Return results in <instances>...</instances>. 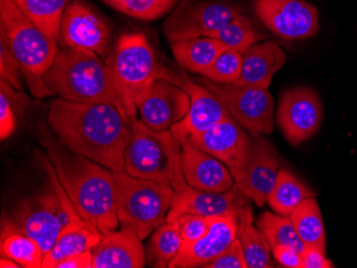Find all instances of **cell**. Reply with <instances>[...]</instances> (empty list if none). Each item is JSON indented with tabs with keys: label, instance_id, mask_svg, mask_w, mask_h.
I'll return each instance as SVG.
<instances>
[{
	"label": "cell",
	"instance_id": "cell-26",
	"mask_svg": "<svg viewBox=\"0 0 357 268\" xmlns=\"http://www.w3.org/2000/svg\"><path fill=\"white\" fill-rule=\"evenodd\" d=\"M308 198H316V194L290 171L280 169L268 202L275 213L289 217Z\"/></svg>",
	"mask_w": 357,
	"mask_h": 268
},
{
	"label": "cell",
	"instance_id": "cell-17",
	"mask_svg": "<svg viewBox=\"0 0 357 268\" xmlns=\"http://www.w3.org/2000/svg\"><path fill=\"white\" fill-rule=\"evenodd\" d=\"M60 38L68 47L88 49L106 58L110 30L89 6L80 0H73L64 11Z\"/></svg>",
	"mask_w": 357,
	"mask_h": 268
},
{
	"label": "cell",
	"instance_id": "cell-39",
	"mask_svg": "<svg viewBox=\"0 0 357 268\" xmlns=\"http://www.w3.org/2000/svg\"><path fill=\"white\" fill-rule=\"evenodd\" d=\"M271 250L275 260L284 267L303 268L302 255L294 248L278 246Z\"/></svg>",
	"mask_w": 357,
	"mask_h": 268
},
{
	"label": "cell",
	"instance_id": "cell-33",
	"mask_svg": "<svg viewBox=\"0 0 357 268\" xmlns=\"http://www.w3.org/2000/svg\"><path fill=\"white\" fill-rule=\"evenodd\" d=\"M242 65V53L228 49L202 75L214 83L234 85L240 77Z\"/></svg>",
	"mask_w": 357,
	"mask_h": 268
},
{
	"label": "cell",
	"instance_id": "cell-38",
	"mask_svg": "<svg viewBox=\"0 0 357 268\" xmlns=\"http://www.w3.org/2000/svg\"><path fill=\"white\" fill-rule=\"evenodd\" d=\"M204 268H248L242 245L238 239L220 253L216 259L206 264Z\"/></svg>",
	"mask_w": 357,
	"mask_h": 268
},
{
	"label": "cell",
	"instance_id": "cell-24",
	"mask_svg": "<svg viewBox=\"0 0 357 268\" xmlns=\"http://www.w3.org/2000/svg\"><path fill=\"white\" fill-rule=\"evenodd\" d=\"M228 49L220 40L210 37L195 38L172 43V51L178 65L192 73L202 74Z\"/></svg>",
	"mask_w": 357,
	"mask_h": 268
},
{
	"label": "cell",
	"instance_id": "cell-5",
	"mask_svg": "<svg viewBox=\"0 0 357 268\" xmlns=\"http://www.w3.org/2000/svg\"><path fill=\"white\" fill-rule=\"evenodd\" d=\"M0 33L21 65L22 73L37 97L54 95L44 83L57 55V41L24 15L13 0H0Z\"/></svg>",
	"mask_w": 357,
	"mask_h": 268
},
{
	"label": "cell",
	"instance_id": "cell-36",
	"mask_svg": "<svg viewBox=\"0 0 357 268\" xmlns=\"http://www.w3.org/2000/svg\"><path fill=\"white\" fill-rule=\"evenodd\" d=\"M22 69L19 60L0 33V81H6L15 90H22Z\"/></svg>",
	"mask_w": 357,
	"mask_h": 268
},
{
	"label": "cell",
	"instance_id": "cell-13",
	"mask_svg": "<svg viewBox=\"0 0 357 268\" xmlns=\"http://www.w3.org/2000/svg\"><path fill=\"white\" fill-rule=\"evenodd\" d=\"M136 106L144 125L153 131L163 132L186 117L190 99L182 88L158 76L142 92Z\"/></svg>",
	"mask_w": 357,
	"mask_h": 268
},
{
	"label": "cell",
	"instance_id": "cell-42",
	"mask_svg": "<svg viewBox=\"0 0 357 268\" xmlns=\"http://www.w3.org/2000/svg\"><path fill=\"white\" fill-rule=\"evenodd\" d=\"M0 267L1 268H20L22 267L19 263H16L13 260L9 259V258L1 257L0 259Z\"/></svg>",
	"mask_w": 357,
	"mask_h": 268
},
{
	"label": "cell",
	"instance_id": "cell-43",
	"mask_svg": "<svg viewBox=\"0 0 357 268\" xmlns=\"http://www.w3.org/2000/svg\"><path fill=\"white\" fill-rule=\"evenodd\" d=\"M104 1H105L106 3H108L110 7L116 9L120 3H123L124 0H104Z\"/></svg>",
	"mask_w": 357,
	"mask_h": 268
},
{
	"label": "cell",
	"instance_id": "cell-16",
	"mask_svg": "<svg viewBox=\"0 0 357 268\" xmlns=\"http://www.w3.org/2000/svg\"><path fill=\"white\" fill-rule=\"evenodd\" d=\"M280 171V159L274 145L266 138L252 137L250 155L240 175L234 179L236 185L246 197L264 207L272 193Z\"/></svg>",
	"mask_w": 357,
	"mask_h": 268
},
{
	"label": "cell",
	"instance_id": "cell-12",
	"mask_svg": "<svg viewBox=\"0 0 357 268\" xmlns=\"http://www.w3.org/2000/svg\"><path fill=\"white\" fill-rule=\"evenodd\" d=\"M158 76L182 88L190 95V111L182 121L170 129L178 143H183L188 138L210 129L230 115L229 110L208 88L202 84L195 83L186 74H178L160 67Z\"/></svg>",
	"mask_w": 357,
	"mask_h": 268
},
{
	"label": "cell",
	"instance_id": "cell-11",
	"mask_svg": "<svg viewBox=\"0 0 357 268\" xmlns=\"http://www.w3.org/2000/svg\"><path fill=\"white\" fill-rule=\"evenodd\" d=\"M252 3L258 19L282 39L304 40L318 33V10L305 0H254Z\"/></svg>",
	"mask_w": 357,
	"mask_h": 268
},
{
	"label": "cell",
	"instance_id": "cell-35",
	"mask_svg": "<svg viewBox=\"0 0 357 268\" xmlns=\"http://www.w3.org/2000/svg\"><path fill=\"white\" fill-rule=\"evenodd\" d=\"M0 137L3 141L15 131L16 107L23 103V97L6 81H0Z\"/></svg>",
	"mask_w": 357,
	"mask_h": 268
},
{
	"label": "cell",
	"instance_id": "cell-37",
	"mask_svg": "<svg viewBox=\"0 0 357 268\" xmlns=\"http://www.w3.org/2000/svg\"><path fill=\"white\" fill-rule=\"evenodd\" d=\"M212 217L194 215V214H184L176 220L181 231L183 246L182 249H185L188 246L202 239V236L208 232Z\"/></svg>",
	"mask_w": 357,
	"mask_h": 268
},
{
	"label": "cell",
	"instance_id": "cell-9",
	"mask_svg": "<svg viewBox=\"0 0 357 268\" xmlns=\"http://www.w3.org/2000/svg\"><path fill=\"white\" fill-rule=\"evenodd\" d=\"M243 9L225 0H180L178 7L163 24L169 43L212 37Z\"/></svg>",
	"mask_w": 357,
	"mask_h": 268
},
{
	"label": "cell",
	"instance_id": "cell-34",
	"mask_svg": "<svg viewBox=\"0 0 357 268\" xmlns=\"http://www.w3.org/2000/svg\"><path fill=\"white\" fill-rule=\"evenodd\" d=\"M178 0H124L116 10L144 21L162 17L176 7Z\"/></svg>",
	"mask_w": 357,
	"mask_h": 268
},
{
	"label": "cell",
	"instance_id": "cell-32",
	"mask_svg": "<svg viewBox=\"0 0 357 268\" xmlns=\"http://www.w3.org/2000/svg\"><path fill=\"white\" fill-rule=\"evenodd\" d=\"M211 38L220 40L228 49H234L241 53L264 39V36L255 28L250 17L243 12L238 14L229 23L218 30V33Z\"/></svg>",
	"mask_w": 357,
	"mask_h": 268
},
{
	"label": "cell",
	"instance_id": "cell-3",
	"mask_svg": "<svg viewBox=\"0 0 357 268\" xmlns=\"http://www.w3.org/2000/svg\"><path fill=\"white\" fill-rule=\"evenodd\" d=\"M43 79L54 95L78 103L114 106L130 121L112 65L93 52L68 46L59 49Z\"/></svg>",
	"mask_w": 357,
	"mask_h": 268
},
{
	"label": "cell",
	"instance_id": "cell-14",
	"mask_svg": "<svg viewBox=\"0 0 357 268\" xmlns=\"http://www.w3.org/2000/svg\"><path fill=\"white\" fill-rule=\"evenodd\" d=\"M252 141V136L244 131L231 115H228L215 125L188 138L183 143L215 156L229 168L236 179L245 166Z\"/></svg>",
	"mask_w": 357,
	"mask_h": 268
},
{
	"label": "cell",
	"instance_id": "cell-15",
	"mask_svg": "<svg viewBox=\"0 0 357 268\" xmlns=\"http://www.w3.org/2000/svg\"><path fill=\"white\" fill-rule=\"evenodd\" d=\"M322 105L312 88L296 87L282 94L278 108V123L291 145L312 138L322 121Z\"/></svg>",
	"mask_w": 357,
	"mask_h": 268
},
{
	"label": "cell",
	"instance_id": "cell-40",
	"mask_svg": "<svg viewBox=\"0 0 357 268\" xmlns=\"http://www.w3.org/2000/svg\"><path fill=\"white\" fill-rule=\"evenodd\" d=\"M303 268L334 267L332 262L326 258V251L314 247H305L302 253Z\"/></svg>",
	"mask_w": 357,
	"mask_h": 268
},
{
	"label": "cell",
	"instance_id": "cell-2",
	"mask_svg": "<svg viewBox=\"0 0 357 268\" xmlns=\"http://www.w3.org/2000/svg\"><path fill=\"white\" fill-rule=\"evenodd\" d=\"M40 141L80 217L103 234L117 230L120 221L114 172L70 151L44 126L40 129Z\"/></svg>",
	"mask_w": 357,
	"mask_h": 268
},
{
	"label": "cell",
	"instance_id": "cell-28",
	"mask_svg": "<svg viewBox=\"0 0 357 268\" xmlns=\"http://www.w3.org/2000/svg\"><path fill=\"white\" fill-rule=\"evenodd\" d=\"M289 217L305 247L326 251V229L316 198L304 200Z\"/></svg>",
	"mask_w": 357,
	"mask_h": 268
},
{
	"label": "cell",
	"instance_id": "cell-4",
	"mask_svg": "<svg viewBox=\"0 0 357 268\" xmlns=\"http://www.w3.org/2000/svg\"><path fill=\"white\" fill-rule=\"evenodd\" d=\"M43 164L50 186L43 193L22 202L11 217L3 221L1 232H19L29 236L40 244L46 255L66 228L84 219L60 183L53 164L46 159Z\"/></svg>",
	"mask_w": 357,
	"mask_h": 268
},
{
	"label": "cell",
	"instance_id": "cell-20",
	"mask_svg": "<svg viewBox=\"0 0 357 268\" xmlns=\"http://www.w3.org/2000/svg\"><path fill=\"white\" fill-rule=\"evenodd\" d=\"M238 213L212 217L208 232L202 239L181 250L169 264V268L204 267L216 259L236 239Z\"/></svg>",
	"mask_w": 357,
	"mask_h": 268
},
{
	"label": "cell",
	"instance_id": "cell-25",
	"mask_svg": "<svg viewBox=\"0 0 357 268\" xmlns=\"http://www.w3.org/2000/svg\"><path fill=\"white\" fill-rule=\"evenodd\" d=\"M254 217L250 205L243 207L238 213L236 239L242 245L248 268L273 267L271 248L258 228L252 226Z\"/></svg>",
	"mask_w": 357,
	"mask_h": 268
},
{
	"label": "cell",
	"instance_id": "cell-1",
	"mask_svg": "<svg viewBox=\"0 0 357 268\" xmlns=\"http://www.w3.org/2000/svg\"><path fill=\"white\" fill-rule=\"evenodd\" d=\"M47 121L54 135L70 151L110 171H123L132 123L118 108L58 97L48 108Z\"/></svg>",
	"mask_w": 357,
	"mask_h": 268
},
{
	"label": "cell",
	"instance_id": "cell-21",
	"mask_svg": "<svg viewBox=\"0 0 357 268\" xmlns=\"http://www.w3.org/2000/svg\"><path fill=\"white\" fill-rule=\"evenodd\" d=\"M91 251L92 268H142L147 260L142 239L128 228L104 234Z\"/></svg>",
	"mask_w": 357,
	"mask_h": 268
},
{
	"label": "cell",
	"instance_id": "cell-10",
	"mask_svg": "<svg viewBox=\"0 0 357 268\" xmlns=\"http://www.w3.org/2000/svg\"><path fill=\"white\" fill-rule=\"evenodd\" d=\"M208 88L226 106L230 115L252 137L270 135L274 129V100L268 89L225 85L202 78Z\"/></svg>",
	"mask_w": 357,
	"mask_h": 268
},
{
	"label": "cell",
	"instance_id": "cell-18",
	"mask_svg": "<svg viewBox=\"0 0 357 268\" xmlns=\"http://www.w3.org/2000/svg\"><path fill=\"white\" fill-rule=\"evenodd\" d=\"M250 203L252 200L246 197L236 185L230 191L220 194L196 191L188 185L181 193H174L166 221H176L184 214L204 217L234 215Z\"/></svg>",
	"mask_w": 357,
	"mask_h": 268
},
{
	"label": "cell",
	"instance_id": "cell-22",
	"mask_svg": "<svg viewBox=\"0 0 357 268\" xmlns=\"http://www.w3.org/2000/svg\"><path fill=\"white\" fill-rule=\"evenodd\" d=\"M240 77L234 84L244 87L268 89L273 77L287 61L284 49L273 42H259L242 52Z\"/></svg>",
	"mask_w": 357,
	"mask_h": 268
},
{
	"label": "cell",
	"instance_id": "cell-23",
	"mask_svg": "<svg viewBox=\"0 0 357 268\" xmlns=\"http://www.w3.org/2000/svg\"><path fill=\"white\" fill-rule=\"evenodd\" d=\"M103 235L99 228L85 220L69 226L60 233L52 249L46 253L42 268H54L56 263L66 258L91 250Z\"/></svg>",
	"mask_w": 357,
	"mask_h": 268
},
{
	"label": "cell",
	"instance_id": "cell-31",
	"mask_svg": "<svg viewBox=\"0 0 357 268\" xmlns=\"http://www.w3.org/2000/svg\"><path fill=\"white\" fill-rule=\"evenodd\" d=\"M257 228L264 234L271 249L278 246L294 248L302 255L304 244L301 241L288 216L264 212L257 219Z\"/></svg>",
	"mask_w": 357,
	"mask_h": 268
},
{
	"label": "cell",
	"instance_id": "cell-41",
	"mask_svg": "<svg viewBox=\"0 0 357 268\" xmlns=\"http://www.w3.org/2000/svg\"><path fill=\"white\" fill-rule=\"evenodd\" d=\"M54 268H92V251L88 250L78 255L66 258L56 263Z\"/></svg>",
	"mask_w": 357,
	"mask_h": 268
},
{
	"label": "cell",
	"instance_id": "cell-29",
	"mask_svg": "<svg viewBox=\"0 0 357 268\" xmlns=\"http://www.w3.org/2000/svg\"><path fill=\"white\" fill-rule=\"evenodd\" d=\"M182 246L183 239L178 223L166 221L155 230L148 244L146 252L148 264L155 268L169 267V264L181 251Z\"/></svg>",
	"mask_w": 357,
	"mask_h": 268
},
{
	"label": "cell",
	"instance_id": "cell-7",
	"mask_svg": "<svg viewBox=\"0 0 357 268\" xmlns=\"http://www.w3.org/2000/svg\"><path fill=\"white\" fill-rule=\"evenodd\" d=\"M117 183L118 218L123 228L133 230L142 241L166 223L174 191L172 186L114 172Z\"/></svg>",
	"mask_w": 357,
	"mask_h": 268
},
{
	"label": "cell",
	"instance_id": "cell-19",
	"mask_svg": "<svg viewBox=\"0 0 357 268\" xmlns=\"http://www.w3.org/2000/svg\"><path fill=\"white\" fill-rule=\"evenodd\" d=\"M182 172L188 186L206 193H226L236 185L229 168L216 159L188 143H182Z\"/></svg>",
	"mask_w": 357,
	"mask_h": 268
},
{
	"label": "cell",
	"instance_id": "cell-27",
	"mask_svg": "<svg viewBox=\"0 0 357 268\" xmlns=\"http://www.w3.org/2000/svg\"><path fill=\"white\" fill-rule=\"evenodd\" d=\"M27 19L52 39H60L62 17L70 0H13Z\"/></svg>",
	"mask_w": 357,
	"mask_h": 268
},
{
	"label": "cell",
	"instance_id": "cell-6",
	"mask_svg": "<svg viewBox=\"0 0 357 268\" xmlns=\"http://www.w3.org/2000/svg\"><path fill=\"white\" fill-rule=\"evenodd\" d=\"M180 154L181 145L170 129L153 131L135 120L124 153V171L138 179L168 184L176 193H181L188 183Z\"/></svg>",
	"mask_w": 357,
	"mask_h": 268
},
{
	"label": "cell",
	"instance_id": "cell-30",
	"mask_svg": "<svg viewBox=\"0 0 357 268\" xmlns=\"http://www.w3.org/2000/svg\"><path fill=\"white\" fill-rule=\"evenodd\" d=\"M1 257L9 258L22 267L42 268L44 253L36 239L19 232L1 233Z\"/></svg>",
	"mask_w": 357,
	"mask_h": 268
},
{
	"label": "cell",
	"instance_id": "cell-8",
	"mask_svg": "<svg viewBox=\"0 0 357 268\" xmlns=\"http://www.w3.org/2000/svg\"><path fill=\"white\" fill-rule=\"evenodd\" d=\"M110 65L128 119L134 122L140 95L160 74L153 47L144 33H126L118 40Z\"/></svg>",
	"mask_w": 357,
	"mask_h": 268
}]
</instances>
